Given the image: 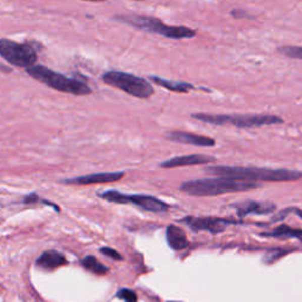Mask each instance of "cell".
Masks as SVG:
<instances>
[{
	"label": "cell",
	"instance_id": "1",
	"mask_svg": "<svg viewBox=\"0 0 302 302\" xmlns=\"http://www.w3.org/2000/svg\"><path fill=\"white\" fill-rule=\"evenodd\" d=\"M206 173L217 177L245 182H293L302 178V173L290 169H268V168L208 166Z\"/></svg>",
	"mask_w": 302,
	"mask_h": 302
},
{
	"label": "cell",
	"instance_id": "2",
	"mask_svg": "<svg viewBox=\"0 0 302 302\" xmlns=\"http://www.w3.org/2000/svg\"><path fill=\"white\" fill-rule=\"evenodd\" d=\"M116 22L126 24L139 31L157 34L168 39L182 40L192 39L197 36V31L188 26L182 25H168L156 17L137 15V13H124V15H116L114 17Z\"/></svg>",
	"mask_w": 302,
	"mask_h": 302
},
{
	"label": "cell",
	"instance_id": "3",
	"mask_svg": "<svg viewBox=\"0 0 302 302\" xmlns=\"http://www.w3.org/2000/svg\"><path fill=\"white\" fill-rule=\"evenodd\" d=\"M259 187L260 184H256L255 182L236 181L226 177H212L183 182L180 190L196 197H212V196L254 190Z\"/></svg>",
	"mask_w": 302,
	"mask_h": 302
},
{
	"label": "cell",
	"instance_id": "4",
	"mask_svg": "<svg viewBox=\"0 0 302 302\" xmlns=\"http://www.w3.org/2000/svg\"><path fill=\"white\" fill-rule=\"evenodd\" d=\"M25 70L31 78L45 84L46 86L58 91V92L70 93L73 96H89L92 93V89L83 80L70 78V77H66L62 73L48 69L45 65L34 64Z\"/></svg>",
	"mask_w": 302,
	"mask_h": 302
},
{
	"label": "cell",
	"instance_id": "5",
	"mask_svg": "<svg viewBox=\"0 0 302 302\" xmlns=\"http://www.w3.org/2000/svg\"><path fill=\"white\" fill-rule=\"evenodd\" d=\"M191 117L196 121L207 123L213 125H233L240 129L260 128L266 125L282 124L283 119L275 115H259V114H247V115H213V114H192Z\"/></svg>",
	"mask_w": 302,
	"mask_h": 302
},
{
	"label": "cell",
	"instance_id": "6",
	"mask_svg": "<svg viewBox=\"0 0 302 302\" xmlns=\"http://www.w3.org/2000/svg\"><path fill=\"white\" fill-rule=\"evenodd\" d=\"M102 80L107 85L121 90L138 99H149L154 94V86L149 80L129 72L111 70L102 75Z\"/></svg>",
	"mask_w": 302,
	"mask_h": 302
},
{
	"label": "cell",
	"instance_id": "7",
	"mask_svg": "<svg viewBox=\"0 0 302 302\" xmlns=\"http://www.w3.org/2000/svg\"><path fill=\"white\" fill-rule=\"evenodd\" d=\"M0 57L16 68L27 69L38 62V54L29 43H17L8 38H0Z\"/></svg>",
	"mask_w": 302,
	"mask_h": 302
},
{
	"label": "cell",
	"instance_id": "8",
	"mask_svg": "<svg viewBox=\"0 0 302 302\" xmlns=\"http://www.w3.org/2000/svg\"><path fill=\"white\" fill-rule=\"evenodd\" d=\"M99 197L117 205H133L151 213H164L169 209L166 202L147 195H126L117 190H107L99 194Z\"/></svg>",
	"mask_w": 302,
	"mask_h": 302
},
{
	"label": "cell",
	"instance_id": "9",
	"mask_svg": "<svg viewBox=\"0 0 302 302\" xmlns=\"http://www.w3.org/2000/svg\"><path fill=\"white\" fill-rule=\"evenodd\" d=\"M182 223L187 224L189 228H191L195 231H208L212 234H220L226 230V228L230 224H235L237 222L228 219H220V217H195L188 216L181 220Z\"/></svg>",
	"mask_w": 302,
	"mask_h": 302
},
{
	"label": "cell",
	"instance_id": "10",
	"mask_svg": "<svg viewBox=\"0 0 302 302\" xmlns=\"http://www.w3.org/2000/svg\"><path fill=\"white\" fill-rule=\"evenodd\" d=\"M124 177L123 171H114V173H97L90 174L85 176L73 177L64 180L65 184H75V185H90V184H100V183H112L117 182Z\"/></svg>",
	"mask_w": 302,
	"mask_h": 302
},
{
	"label": "cell",
	"instance_id": "11",
	"mask_svg": "<svg viewBox=\"0 0 302 302\" xmlns=\"http://www.w3.org/2000/svg\"><path fill=\"white\" fill-rule=\"evenodd\" d=\"M167 138L175 143L190 144V145L203 147H210L216 144L215 139L210 138L208 136L197 135V133H192L188 131H170L167 133Z\"/></svg>",
	"mask_w": 302,
	"mask_h": 302
},
{
	"label": "cell",
	"instance_id": "12",
	"mask_svg": "<svg viewBox=\"0 0 302 302\" xmlns=\"http://www.w3.org/2000/svg\"><path fill=\"white\" fill-rule=\"evenodd\" d=\"M216 159L213 156L201 155V154H191V155H181L173 159L163 161L160 164L161 168H180L188 166H197V164H209L215 162Z\"/></svg>",
	"mask_w": 302,
	"mask_h": 302
},
{
	"label": "cell",
	"instance_id": "13",
	"mask_svg": "<svg viewBox=\"0 0 302 302\" xmlns=\"http://www.w3.org/2000/svg\"><path fill=\"white\" fill-rule=\"evenodd\" d=\"M234 208L236 209L238 216L245 217L248 215H267V214L273 213L276 207L273 203L245 201L235 205Z\"/></svg>",
	"mask_w": 302,
	"mask_h": 302
},
{
	"label": "cell",
	"instance_id": "14",
	"mask_svg": "<svg viewBox=\"0 0 302 302\" xmlns=\"http://www.w3.org/2000/svg\"><path fill=\"white\" fill-rule=\"evenodd\" d=\"M65 265H68V260L57 250H46L37 259V266L47 272H52Z\"/></svg>",
	"mask_w": 302,
	"mask_h": 302
},
{
	"label": "cell",
	"instance_id": "15",
	"mask_svg": "<svg viewBox=\"0 0 302 302\" xmlns=\"http://www.w3.org/2000/svg\"><path fill=\"white\" fill-rule=\"evenodd\" d=\"M149 80L156 84L157 86L163 87L170 92H176V93H189L190 91L195 90L196 87L194 84L187 83V82H178V80H170V79H164L162 77L159 76H149Z\"/></svg>",
	"mask_w": 302,
	"mask_h": 302
},
{
	"label": "cell",
	"instance_id": "16",
	"mask_svg": "<svg viewBox=\"0 0 302 302\" xmlns=\"http://www.w3.org/2000/svg\"><path fill=\"white\" fill-rule=\"evenodd\" d=\"M167 241L169 247L176 251L183 250L189 247V240L185 231L174 224L167 228Z\"/></svg>",
	"mask_w": 302,
	"mask_h": 302
},
{
	"label": "cell",
	"instance_id": "17",
	"mask_svg": "<svg viewBox=\"0 0 302 302\" xmlns=\"http://www.w3.org/2000/svg\"><path fill=\"white\" fill-rule=\"evenodd\" d=\"M262 236L266 237H282V238H298L302 242V229H298V228H293L288 227L286 224L283 226H279L274 228L273 230L268 231V233H262Z\"/></svg>",
	"mask_w": 302,
	"mask_h": 302
},
{
	"label": "cell",
	"instance_id": "18",
	"mask_svg": "<svg viewBox=\"0 0 302 302\" xmlns=\"http://www.w3.org/2000/svg\"><path fill=\"white\" fill-rule=\"evenodd\" d=\"M82 266L89 272L96 274V275H104L109 272V268L104 266L96 256L87 255L82 260Z\"/></svg>",
	"mask_w": 302,
	"mask_h": 302
},
{
	"label": "cell",
	"instance_id": "19",
	"mask_svg": "<svg viewBox=\"0 0 302 302\" xmlns=\"http://www.w3.org/2000/svg\"><path fill=\"white\" fill-rule=\"evenodd\" d=\"M277 51L288 58L300 59L302 61V46H293V45H286L277 48Z\"/></svg>",
	"mask_w": 302,
	"mask_h": 302
},
{
	"label": "cell",
	"instance_id": "20",
	"mask_svg": "<svg viewBox=\"0 0 302 302\" xmlns=\"http://www.w3.org/2000/svg\"><path fill=\"white\" fill-rule=\"evenodd\" d=\"M286 249H273V250H269L266 253V255L263 256V260H265L266 263H273L276 260L282 258L283 255L287 254Z\"/></svg>",
	"mask_w": 302,
	"mask_h": 302
},
{
	"label": "cell",
	"instance_id": "21",
	"mask_svg": "<svg viewBox=\"0 0 302 302\" xmlns=\"http://www.w3.org/2000/svg\"><path fill=\"white\" fill-rule=\"evenodd\" d=\"M117 297L119 300H123L124 302H137L138 301V297H137L136 293L131 289H128V288H122L121 290H118Z\"/></svg>",
	"mask_w": 302,
	"mask_h": 302
},
{
	"label": "cell",
	"instance_id": "22",
	"mask_svg": "<svg viewBox=\"0 0 302 302\" xmlns=\"http://www.w3.org/2000/svg\"><path fill=\"white\" fill-rule=\"evenodd\" d=\"M231 17H234L235 19H255L254 16H251L250 13H248L245 10L242 9H234L230 12Z\"/></svg>",
	"mask_w": 302,
	"mask_h": 302
},
{
	"label": "cell",
	"instance_id": "23",
	"mask_svg": "<svg viewBox=\"0 0 302 302\" xmlns=\"http://www.w3.org/2000/svg\"><path fill=\"white\" fill-rule=\"evenodd\" d=\"M100 253L103 255L108 256V258L116 260V261H122V260H123V256L119 254L117 250H115V249H112V248L103 247V248H100Z\"/></svg>",
	"mask_w": 302,
	"mask_h": 302
},
{
	"label": "cell",
	"instance_id": "24",
	"mask_svg": "<svg viewBox=\"0 0 302 302\" xmlns=\"http://www.w3.org/2000/svg\"><path fill=\"white\" fill-rule=\"evenodd\" d=\"M38 201H39V197H38V195L36 194V192H32V194L27 195L24 197V203L25 205H32V203H38Z\"/></svg>",
	"mask_w": 302,
	"mask_h": 302
},
{
	"label": "cell",
	"instance_id": "25",
	"mask_svg": "<svg viewBox=\"0 0 302 302\" xmlns=\"http://www.w3.org/2000/svg\"><path fill=\"white\" fill-rule=\"evenodd\" d=\"M290 210H293V212L296 214V215L300 217V219H302V210L298 209V208H290Z\"/></svg>",
	"mask_w": 302,
	"mask_h": 302
},
{
	"label": "cell",
	"instance_id": "26",
	"mask_svg": "<svg viewBox=\"0 0 302 302\" xmlns=\"http://www.w3.org/2000/svg\"><path fill=\"white\" fill-rule=\"evenodd\" d=\"M84 2H93V3H103L105 0H84Z\"/></svg>",
	"mask_w": 302,
	"mask_h": 302
},
{
	"label": "cell",
	"instance_id": "27",
	"mask_svg": "<svg viewBox=\"0 0 302 302\" xmlns=\"http://www.w3.org/2000/svg\"><path fill=\"white\" fill-rule=\"evenodd\" d=\"M136 2H143V0H136Z\"/></svg>",
	"mask_w": 302,
	"mask_h": 302
},
{
	"label": "cell",
	"instance_id": "28",
	"mask_svg": "<svg viewBox=\"0 0 302 302\" xmlns=\"http://www.w3.org/2000/svg\"><path fill=\"white\" fill-rule=\"evenodd\" d=\"M170 302H175V301H170Z\"/></svg>",
	"mask_w": 302,
	"mask_h": 302
}]
</instances>
